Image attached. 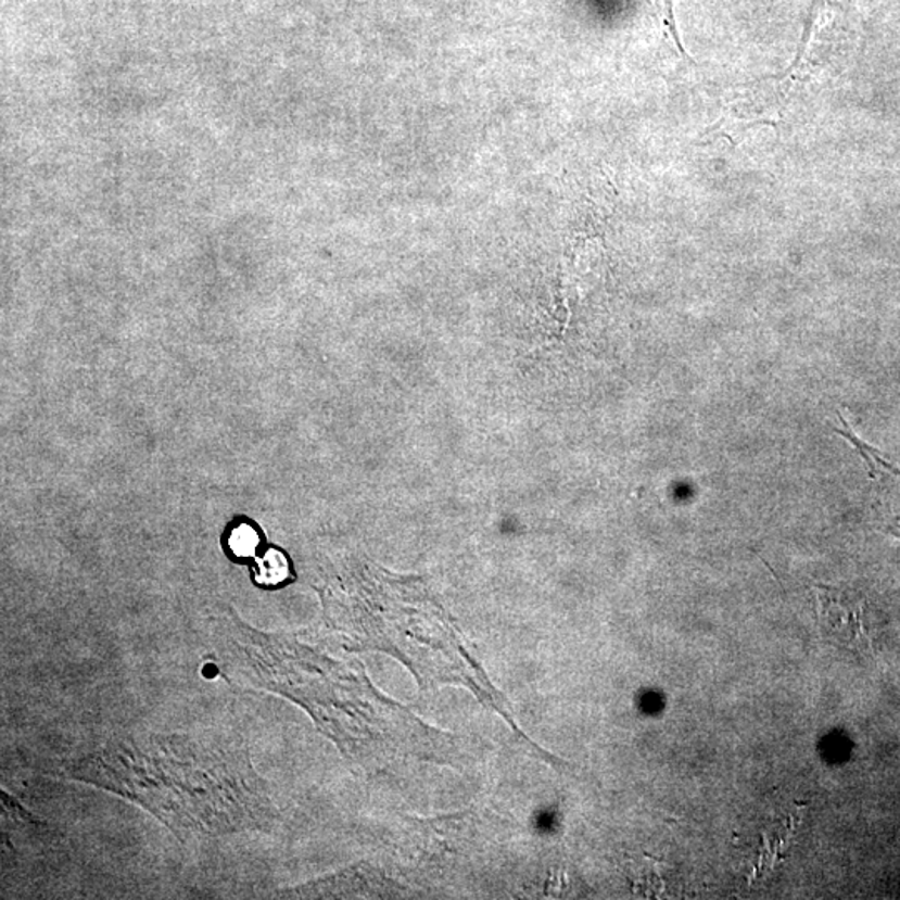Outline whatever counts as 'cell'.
<instances>
[{
	"mask_svg": "<svg viewBox=\"0 0 900 900\" xmlns=\"http://www.w3.org/2000/svg\"><path fill=\"white\" fill-rule=\"evenodd\" d=\"M291 575V562L279 549H269L255 563L254 578L264 587L283 584Z\"/></svg>",
	"mask_w": 900,
	"mask_h": 900,
	"instance_id": "6",
	"label": "cell"
},
{
	"mask_svg": "<svg viewBox=\"0 0 900 900\" xmlns=\"http://www.w3.org/2000/svg\"><path fill=\"white\" fill-rule=\"evenodd\" d=\"M664 22L669 34H671L672 39H674L675 46H677L679 52H681V54L690 62L689 55H687V52L684 51V47H682L681 37H679L677 24H675L674 0H666Z\"/></svg>",
	"mask_w": 900,
	"mask_h": 900,
	"instance_id": "8",
	"label": "cell"
},
{
	"mask_svg": "<svg viewBox=\"0 0 900 900\" xmlns=\"http://www.w3.org/2000/svg\"><path fill=\"white\" fill-rule=\"evenodd\" d=\"M762 124L774 126V121L762 117L737 118L734 112H727L719 123H715L714 126L703 132L702 144H707L710 140L719 139V137H725V139L731 140V144H737L747 130L752 129V127L762 126Z\"/></svg>",
	"mask_w": 900,
	"mask_h": 900,
	"instance_id": "5",
	"label": "cell"
},
{
	"mask_svg": "<svg viewBox=\"0 0 900 900\" xmlns=\"http://www.w3.org/2000/svg\"><path fill=\"white\" fill-rule=\"evenodd\" d=\"M867 606L854 594L819 585L817 619L822 634L847 649L867 650L871 634L867 625Z\"/></svg>",
	"mask_w": 900,
	"mask_h": 900,
	"instance_id": "3",
	"label": "cell"
},
{
	"mask_svg": "<svg viewBox=\"0 0 900 900\" xmlns=\"http://www.w3.org/2000/svg\"><path fill=\"white\" fill-rule=\"evenodd\" d=\"M224 675L288 697L360 764H382L406 747L407 712L379 696L359 664H344L294 635L266 634L229 619L212 637Z\"/></svg>",
	"mask_w": 900,
	"mask_h": 900,
	"instance_id": "2",
	"label": "cell"
},
{
	"mask_svg": "<svg viewBox=\"0 0 900 900\" xmlns=\"http://www.w3.org/2000/svg\"><path fill=\"white\" fill-rule=\"evenodd\" d=\"M825 11V0H812L811 11H809L808 18H806V26H803L802 39H800L799 49H797L796 58L787 71H784L781 76H769L761 79L764 80H786L790 77L799 76V71L802 68L806 55L811 49L812 40H814L815 33L819 30V22H821L822 12Z\"/></svg>",
	"mask_w": 900,
	"mask_h": 900,
	"instance_id": "4",
	"label": "cell"
},
{
	"mask_svg": "<svg viewBox=\"0 0 900 900\" xmlns=\"http://www.w3.org/2000/svg\"><path fill=\"white\" fill-rule=\"evenodd\" d=\"M67 775L139 803L179 836L261 831L270 815L263 778L232 740L115 739L71 762Z\"/></svg>",
	"mask_w": 900,
	"mask_h": 900,
	"instance_id": "1",
	"label": "cell"
},
{
	"mask_svg": "<svg viewBox=\"0 0 900 900\" xmlns=\"http://www.w3.org/2000/svg\"><path fill=\"white\" fill-rule=\"evenodd\" d=\"M258 542H261V537L252 525L239 524L230 531L227 544H229L230 553L233 556L239 557V559H248V557H252L257 553Z\"/></svg>",
	"mask_w": 900,
	"mask_h": 900,
	"instance_id": "7",
	"label": "cell"
}]
</instances>
